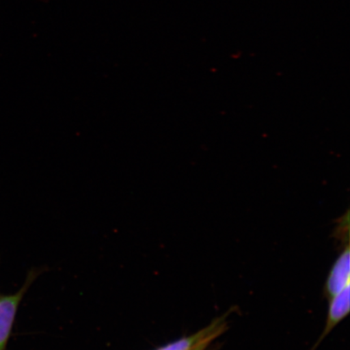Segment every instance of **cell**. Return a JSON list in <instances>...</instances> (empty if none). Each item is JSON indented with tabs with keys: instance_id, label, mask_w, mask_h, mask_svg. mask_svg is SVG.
Returning a JSON list of instances; mask_svg holds the SVG:
<instances>
[{
	"instance_id": "3957f363",
	"label": "cell",
	"mask_w": 350,
	"mask_h": 350,
	"mask_svg": "<svg viewBox=\"0 0 350 350\" xmlns=\"http://www.w3.org/2000/svg\"><path fill=\"white\" fill-rule=\"evenodd\" d=\"M349 287H345L343 291L338 293V295L331 297V303L329 306V310H328L327 321L325 330L318 341V344L321 343L323 338L334 328L342 321L343 319L347 317L349 312Z\"/></svg>"
},
{
	"instance_id": "5b68a950",
	"label": "cell",
	"mask_w": 350,
	"mask_h": 350,
	"mask_svg": "<svg viewBox=\"0 0 350 350\" xmlns=\"http://www.w3.org/2000/svg\"><path fill=\"white\" fill-rule=\"evenodd\" d=\"M226 325V323H224V325L218 327L217 329L213 331L211 334L205 336L204 338L200 340L198 343L195 345L194 347L189 350H204L206 349L208 347V345L211 343L214 339L217 338L218 336H220L221 332L225 330Z\"/></svg>"
},
{
	"instance_id": "277c9868",
	"label": "cell",
	"mask_w": 350,
	"mask_h": 350,
	"mask_svg": "<svg viewBox=\"0 0 350 350\" xmlns=\"http://www.w3.org/2000/svg\"><path fill=\"white\" fill-rule=\"evenodd\" d=\"M224 323H226L222 321V319H219L217 321L212 323V325H210L206 328H204V329L197 332L195 335L178 340L174 341L173 343L166 345L165 347L157 350H189L193 347L195 345L198 343L200 340L204 338L205 336H208L209 334H211V332L217 329L218 327L224 325Z\"/></svg>"
},
{
	"instance_id": "6da1fadb",
	"label": "cell",
	"mask_w": 350,
	"mask_h": 350,
	"mask_svg": "<svg viewBox=\"0 0 350 350\" xmlns=\"http://www.w3.org/2000/svg\"><path fill=\"white\" fill-rule=\"evenodd\" d=\"M26 283L16 294L0 297V350H5L22 297L27 291Z\"/></svg>"
},
{
	"instance_id": "7a4b0ae2",
	"label": "cell",
	"mask_w": 350,
	"mask_h": 350,
	"mask_svg": "<svg viewBox=\"0 0 350 350\" xmlns=\"http://www.w3.org/2000/svg\"><path fill=\"white\" fill-rule=\"evenodd\" d=\"M349 254V247L347 246L336 261L328 275L326 288L331 297L350 286Z\"/></svg>"
}]
</instances>
